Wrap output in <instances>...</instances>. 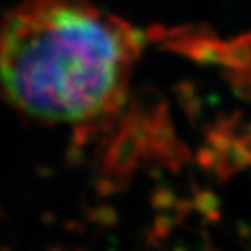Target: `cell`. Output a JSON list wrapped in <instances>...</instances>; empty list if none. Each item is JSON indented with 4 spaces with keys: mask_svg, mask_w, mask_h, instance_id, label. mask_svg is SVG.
I'll return each mask as SVG.
<instances>
[{
    "mask_svg": "<svg viewBox=\"0 0 251 251\" xmlns=\"http://www.w3.org/2000/svg\"><path fill=\"white\" fill-rule=\"evenodd\" d=\"M138 53V33L89 0H23L0 23V86L38 121H94L124 99Z\"/></svg>",
    "mask_w": 251,
    "mask_h": 251,
    "instance_id": "cell-1",
    "label": "cell"
}]
</instances>
